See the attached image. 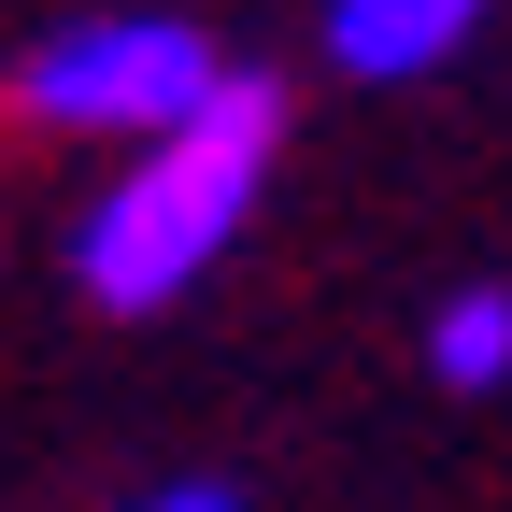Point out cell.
I'll return each mask as SVG.
<instances>
[{
	"label": "cell",
	"instance_id": "6da1fadb",
	"mask_svg": "<svg viewBox=\"0 0 512 512\" xmlns=\"http://www.w3.org/2000/svg\"><path fill=\"white\" fill-rule=\"evenodd\" d=\"M271 157H285V86L271 72H228L214 114H185L171 143L114 157L86 185V214L57 228V271H72L86 313H114V328H143V313H185L256 228V200H271Z\"/></svg>",
	"mask_w": 512,
	"mask_h": 512
},
{
	"label": "cell",
	"instance_id": "7a4b0ae2",
	"mask_svg": "<svg viewBox=\"0 0 512 512\" xmlns=\"http://www.w3.org/2000/svg\"><path fill=\"white\" fill-rule=\"evenodd\" d=\"M242 57L200 29V15H157V0H114V15H57L15 43V72H0V114L43 128V143H100V157H143L171 143L185 114L228 100Z\"/></svg>",
	"mask_w": 512,
	"mask_h": 512
},
{
	"label": "cell",
	"instance_id": "3957f363",
	"mask_svg": "<svg viewBox=\"0 0 512 512\" xmlns=\"http://www.w3.org/2000/svg\"><path fill=\"white\" fill-rule=\"evenodd\" d=\"M498 29V0H328V72L356 86H427Z\"/></svg>",
	"mask_w": 512,
	"mask_h": 512
},
{
	"label": "cell",
	"instance_id": "277c9868",
	"mask_svg": "<svg viewBox=\"0 0 512 512\" xmlns=\"http://www.w3.org/2000/svg\"><path fill=\"white\" fill-rule=\"evenodd\" d=\"M427 384H456V399L512 384V285H441L427 299Z\"/></svg>",
	"mask_w": 512,
	"mask_h": 512
},
{
	"label": "cell",
	"instance_id": "5b68a950",
	"mask_svg": "<svg viewBox=\"0 0 512 512\" xmlns=\"http://www.w3.org/2000/svg\"><path fill=\"white\" fill-rule=\"evenodd\" d=\"M114 512H242V484H214V470H171V484H143V498H114Z\"/></svg>",
	"mask_w": 512,
	"mask_h": 512
}]
</instances>
